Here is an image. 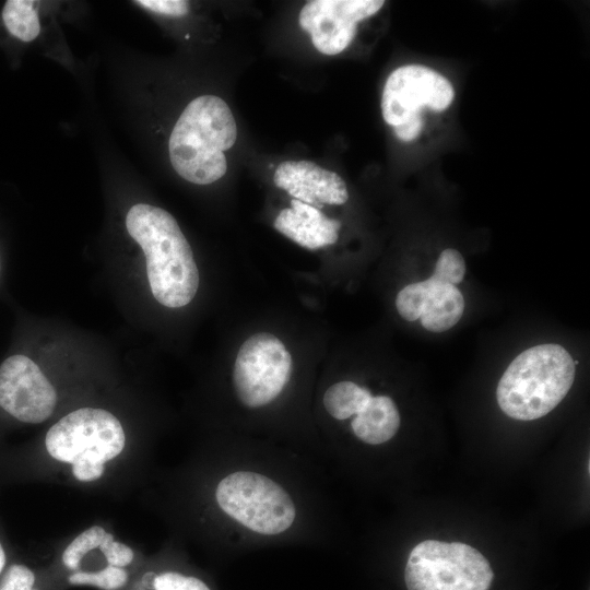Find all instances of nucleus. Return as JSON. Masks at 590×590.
<instances>
[{
	"label": "nucleus",
	"instance_id": "nucleus-15",
	"mask_svg": "<svg viewBox=\"0 0 590 590\" xmlns=\"http://www.w3.org/2000/svg\"><path fill=\"white\" fill-rule=\"evenodd\" d=\"M370 391L353 381H339L323 394V406L335 420L343 421L358 414L371 398Z\"/></svg>",
	"mask_w": 590,
	"mask_h": 590
},
{
	"label": "nucleus",
	"instance_id": "nucleus-6",
	"mask_svg": "<svg viewBox=\"0 0 590 590\" xmlns=\"http://www.w3.org/2000/svg\"><path fill=\"white\" fill-rule=\"evenodd\" d=\"M493 578L488 560L462 542L422 541L404 569L408 590H488Z\"/></svg>",
	"mask_w": 590,
	"mask_h": 590
},
{
	"label": "nucleus",
	"instance_id": "nucleus-19",
	"mask_svg": "<svg viewBox=\"0 0 590 590\" xmlns=\"http://www.w3.org/2000/svg\"><path fill=\"white\" fill-rule=\"evenodd\" d=\"M71 585H88L103 590H117L128 580V574L120 567L108 566L99 571H80L69 577Z\"/></svg>",
	"mask_w": 590,
	"mask_h": 590
},
{
	"label": "nucleus",
	"instance_id": "nucleus-11",
	"mask_svg": "<svg viewBox=\"0 0 590 590\" xmlns=\"http://www.w3.org/2000/svg\"><path fill=\"white\" fill-rule=\"evenodd\" d=\"M276 187L287 191L293 199L321 208L322 204L340 205L347 201L344 180L334 172L309 161H287L274 172Z\"/></svg>",
	"mask_w": 590,
	"mask_h": 590
},
{
	"label": "nucleus",
	"instance_id": "nucleus-27",
	"mask_svg": "<svg viewBox=\"0 0 590 590\" xmlns=\"http://www.w3.org/2000/svg\"><path fill=\"white\" fill-rule=\"evenodd\" d=\"M34 590V589H33Z\"/></svg>",
	"mask_w": 590,
	"mask_h": 590
},
{
	"label": "nucleus",
	"instance_id": "nucleus-4",
	"mask_svg": "<svg viewBox=\"0 0 590 590\" xmlns=\"http://www.w3.org/2000/svg\"><path fill=\"white\" fill-rule=\"evenodd\" d=\"M126 435L119 420L104 409L82 408L70 412L46 434L48 453L72 467L81 482L99 479L105 463L121 453Z\"/></svg>",
	"mask_w": 590,
	"mask_h": 590
},
{
	"label": "nucleus",
	"instance_id": "nucleus-26",
	"mask_svg": "<svg viewBox=\"0 0 590 590\" xmlns=\"http://www.w3.org/2000/svg\"><path fill=\"white\" fill-rule=\"evenodd\" d=\"M5 565V553L4 550L0 543V574Z\"/></svg>",
	"mask_w": 590,
	"mask_h": 590
},
{
	"label": "nucleus",
	"instance_id": "nucleus-20",
	"mask_svg": "<svg viewBox=\"0 0 590 590\" xmlns=\"http://www.w3.org/2000/svg\"><path fill=\"white\" fill-rule=\"evenodd\" d=\"M464 275L465 262L462 255L456 249L448 248L440 252L430 279L457 285L462 282Z\"/></svg>",
	"mask_w": 590,
	"mask_h": 590
},
{
	"label": "nucleus",
	"instance_id": "nucleus-17",
	"mask_svg": "<svg viewBox=\"0 0 590 590\" xmlns=\"http://www.w3.org/2000/svg\"><path fill=\"white\" fill-rule=\"evenodd\" d=\"M105 533L101 526H93L81 532L63 551V565L69 569H76L83 556L101 545Z\"/></svg>",
	"mask_w": 590,
	"mask_h": 590
},
{
	"label": "nucleus",
	"instance_id": "nucleus-3",
	"mask_svg": "<svg viewBox=\"0 0 590 590\" xmlns=\"http://www.w3.org/2000/svg\"><path fill=\"white\" fill-rule=\"evenodd\" d=\"M575 375V362L564 346H532L516 356L503 374L496 389L497 403L511 418H541L566 397Z\"/></svg>",
	"mask_w": 590,
	"mask_h": 590
},
{
	"label": "nucleus",
	"instance_id": "nucleus-16",
	"mask_svg": "<svg viewBox=\"0 0 590 590\" xmlns=\"http://www.w3.org/2000/svg\"><path fill=\"white\" fill-rule=\"evenodd\" d=\"M2 20L9 33L22 42H32L39 35L40 23L34 1L8 0Z\"/></svg>",
	"mask_w": 590,
	"mask_h": 590
},
{
	"label": "nucleus",
	"instance_id": "nucleus-14",
	"mask_svg": "<svg viewBox=\"0 0 590 590\" xmlns=\"http://www.w3.org/2000/svg\"><path fill=\"white\" fill-rule=\"evenodd\" d=\"M427 295L420 317L424 329L440 333L451 329L464 311V298L456 285L427 279Z\"/></svg>",
	"mask_w": 590,
	"mask_h": 590
},
{
	"label": "nucleus",
	"instance_id": "nucleus-5",
	"mask_svg": "<svg viewBox=\"0 0 590 590\" xmlns=\"http://www.w3.org/2000/svg\"><path fill=\"white\" fill-rule=\"evenodd\" d=\"M215 500L227 517L260 535L286 532L296 518L295 504L284 487L255 471L228 473L216 486Z\"/></svg>",
	"mask_w": 590,
	"mask_h": 590
},
{
	"label": "nucleus",
	"instance_id": "nucleus-13",
	"mask_svg": "<svg viewBox=\"0 0 590 590\" xmlns=\"http://www.w3.org/2000/svg\"><path fill=\"white\" fill-rule=\"evenodd\" d=\"M401 424L399 410L388 396H375L354 416L351 428L365 444L380 445L390 440Z\"/></svg>",
	"mask_w": 590,
	"mask_h": 590
},
{
	"label": "nucleus",
	"instance_id": "nucleus-22",
	"mask_svg": "<svg viewBox=\"0 0 590 590\" xmlns=\"http://www.w3.org/2000/svg\"><path fill=\"white\" fill-rule=\"evenodd\" d=\"M107 559L108 564L114 567H125L129 565L134 553L128 545L114 540L111 533L106 532L101 545L98 546Z\"/></svg>",
	"mask_w": 590,
	"mask_h": 590
},
{
	"label": "nucleus",
	"instance_id": "nucleus-9",
	"mask_svg": "<svg viewBox=\"0 0 590 590\" xmlns=\"http://www.w3.org/2000/svg\"><path fill=\"white\" fill-rule=\"evenodd\" d=\"M57 393L40 368L25 355L0 365V406L16 420L38 424L54 412Z\"/></svg>",
	"mask_w": 590,
	"mask_h": 590
},
{
	"label": "nucleus",
	"instance_id": "nucleus-10",
	"mask_svg": "<svg viewBox=\"0 0 590 590\" xmlns=\"http://www.w3.org/2000/svg\"><path fill=\"white\" fill-rule=\"evenodd\" d=\"M384 4L382 0H314L303 7L298 22L318 51L333 56L352 43L358 22Z\"/></svg>",
	"mask_w": 590,
	"mask_h": 590
},
{
	"label": "nucleus",
	"instance_id": "nucleus-23",
	"mask_svg": "<svg viewBox=\"0 0 590 590\" xmlns=\"http://www.w3.org/2000/svg\"><path fill=\"white\" fill-rule=\"evenodd\" d=\"M34 573L24 565H12L0 581V590H33Z\"/></svg>",
	"mask_w": 590,
	"mask_h": 590
},
{
	"label": "nucleus",
	"instance_id": "nucleus-7",
	"mask_svg": "<svg viewBox=\"0 0 590 590\" xmlns=\"http://www.w3.org/2000/svg\"><path fill=\"white\" fill-rule=\"evenodd\" d=\"M292 374V356L283 342L268 332L249 337L240 346L233 370V386L247 408L275 400Z\"/></svg>",
	"mask_w": 590,
	"mask_h": 590
},
{
	"label": "nucleus",
	"instance_id": "nucleus-18",
	"mask_svg": "<svg viewBox=\"0 0 590 590\" xmlns=\"http://www.w3.org/2000/svg\"><path fill=\"white\" fill-rule=\"evenodd\" d=\"M427 295V282L421 281L404 286L396 297V307L399 315L408 320L420 319Z\"/></svg>",
	"mask_w": 590,
	"mask_h": 590
},
{
	"label": "nucleus",
	"instance_id": "nucleus-21",
	"mask_svg": "<svg viewBox=\"0 0 590 590\" xmlns=\"http://www.w3.org/2000/svg\"><path fill=\"white\" fill-rule=\"evenodd\" d=\"M155 590H210L200 579L176 571H166L155 577Z\"/></svg>",
	"mask_w": 590,
	"mask_h": 590
},
{
	"label": "nucleus",
	"instance_id": "nucleus-25",
	"mask_svg": "<svg viewBox=\"0 0 590 590\" xmlns=\"http://www.w3.org/2000/svg\"><path fill=\"white\" fill-rule=\"evenodd\" d=\"M423 127L424 120L421 116H417L398 127H394L393 130L398 139L404 142H410L420 135Z\"/></svg>",
	"mask_w": 590,
	"mask_h": 590
},
{
	"label": "nucleus",
	"instance_id": "nucleus-2",
	"mask_svg": "<svg viewBox=\"0 0 590 590\" xmlns=\"http://www.w3.org/2000/svg\"><path fill=\"white\" fill-rule=\"evenodd\" d=\"M236 138V122L226 102L201 95L186 106L173 128L168 142L172 166L192 184H212L225 175L224 152Z\"/></svg>",
	"mask_w": 590,
	"mask_h": 590
},
{
	"label": "nucleus",
	"instance_id": "nucleus-12",
	"mask_svg": "<svg viewBox=\"0 0 590 590\" xmlns=\"http://www.w3.org/2000/svg\"><path fill=\"white\" fill-rule=\"evenodd\" d=\"M274 227L299 246L316 250L338 240L341 223L315 206L292 199L291 206L275 217Z\"/></svg>",
	"mask_w": 590,
	"mask_h": 590
},
{
	"label": "nucleus",
	"instance_id": "nucleus-8",
	"mask_svg": "<svg viewBox=\"0 0 590 590\" xmlns=\"http://www.w3.org/2000/svg\"><path fill=\"white\" fill-rule=\"evenodd\" d=\"M455 97V90L439 72L420 64L402 66L388 76L381 96L384 120L398 127L420 116L428 107L434 111L447 109Z\"/></svg>",
	"mask_w": 590,
	"mask_h": 590
},
{
	"label": "nucleus",
	"instance_id": "nucleus-24",
	"mask_svg": "<svg viewBox=\"0 0 590 590\" xmlns=\"http://www.w3.org/2000/svg\"><path fill=\"white\" fill-rule=\"evenodd\" d=\"M135 4L157 14L179 17L189 11V3L182 0H138Z\"/></svg>",
	"mask_w": 590,
	"mask_h": 590
},
{
	"label": "nucleus",
	"instance_id": "nucleus-1",
	"mask_svg": "<svg viewBox=\"0 0 590 590\" xmlns=\"http://www.w3.org/2000/svg\"><path fill=\"white\" fill-rule=\"evenodd\" d=\"M126 227L143 250L154 298L168 308L188 305L199 287V271L174 216L162 208L138 203L128 211Z\"/></svg>",
	"mask_w": 590,
	"mask_h": 590
}]
</instances>
